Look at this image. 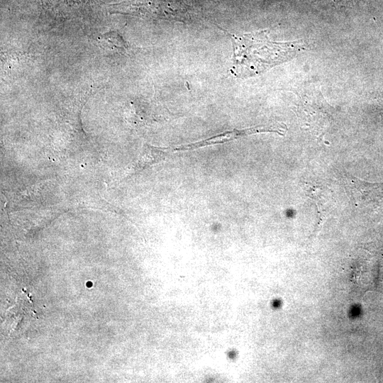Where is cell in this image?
I'll return each mask as SVG.
<instances>
[{
  "instance_id": "3957f363",
  "label": "cell",
  "mask_w": 383,
  "mask_h": 383,
  "mask_svg": "<svg viewBox=\"0 0 383 383\" xmlns=\"http://www.w3.org/2000/svg\"><path fill=\"white\" fill-rule=\"evenodd\" d=\"M286 129L287 127L285 125L280 123L261 125L241 130L235 129L201 141L176 146L173 148V150L179 151L194 150L207 145L226 143L247 135L257 133L274 132L282 135Z\"/></svg>"
},
{
  "instance_id": "6da1fadb",
  "label": "cell",
  "mask_w": 383,
  "mask_h": 383,
  "mask_svg": "<svg viewBox=\"0 0 383 383\" xmlns=\"http://www.w3.org/2000/svg\"><path fill=\"white\" fill-rule=\"evenodd\" d=\"M267 30L231 34L233 45L231 74L247 78L260 74L293 57L301 48L297 42L272 40Z\"/></svg>"
},
{
  "instance_id": "5b68a950",
  "label": "cell",
  "mask_w": 383,
  "mask_h": 383,
  "mask_svg": "<svg viewBox=\"0 0 383 383\" xmlns=\"http://www.w3.org/2000/svg\"><path fill=\"white\" fill-rule=\"evenodd\" d=\"M104 39L106 40L112 46L117 48H123V40L121 37L115 32H109L104 35Z\"/></svg>"
},
{
  "instance_id": "277c9868",
  "label": "cell",
  "mask_w": 383,
  "mask_h": 383,
  "mask_svg": "<svg viewBox=\"0 0 383 383\" xmlns=\"http://www.w3.org/2000/svg\"><path fill=\"white\" fill-rule=\"evenodd\" d=\"M143 152L135 167L137 170L142 169L152 163L157 162L163 160L167 155V152L153 147H150Z\"/></svg>"
},
{
  "instance_id": "7a4b0ae2",
  "label": "cell",
  "mask_w": 383,
  "mask_h": 383,
  "mask_svg": "<svg viewBox=\"0 0 383 383\" xmlns=\"http://www.w3.org/2000/svg\"><path fill=\"white\" fill-rule=\"evenodd\" d=\"M345 187L360 210H379L383 207V183H370L353 175L346 177Z\"/></svg>"
}]
</instances>
